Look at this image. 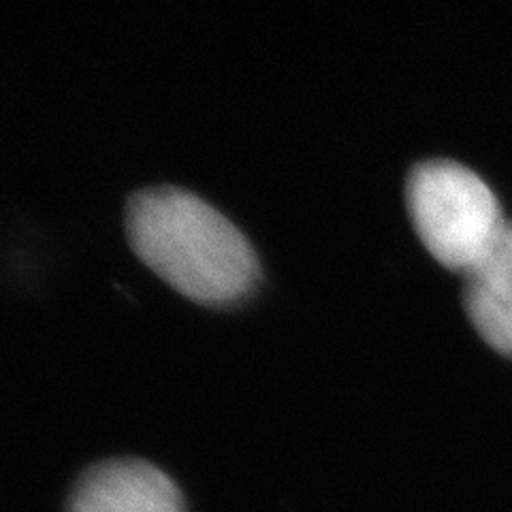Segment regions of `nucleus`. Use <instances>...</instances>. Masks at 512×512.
<instances>
[{
    "instance_id": "1",
    "label": "nucleus",
    "mask_w": 512,
    "mask_h": 512,
    "mask_svg": "<svg viewBox=\"0 0 512 512\" xmlns=\"http://www.w3.org/2000/svg\"><path fill=\"white\" fill-rule=\"evenodd\" d=\"M128 244L180 293L205 303L244 295L256 256L244 233L214 205L180 186H146L124 205Z\"/></svg>"
},
{
    "instance_id": "2",
    "label": "nucleus",
    "mask_w": 512,
    "mask_h": 512,
    "mask_svg": "<svg viewBox=\"0 0 512 512\" xmlns=\"http://www.w3.org/2000/svg\"><path fill=\"white\" fill-rule=\"evenodd\" d=\"M406 205L425 248L461 274L489 250L506 224L491 186L451 158H425L408 169Z\"/></svg>"
},
{
    "instance_id": "3",
    "label": "nucleus",
    "mask_w": 512,
    "mask_h": 512,
    "mask_svg": "<svg viewBox=\"0 0 512 512\" xmlns=\"http://www.w3.org/2000/svg\"><path fill=\"white\" fill-rule=\"evenodd\" d=\"M67 512H184V500L154 463L118 457L96 461L79 474Z\"/></svg>"
},
{
    "instance_id": "4",
    "label": "nucleus",
    "mask_w": 512,
    "mask_h": 512,
    "mask_svg": "<svg viewBox=\"0 0 512 512\" xmlns=\"http://www.w3.org/2000/svg\"><path fill=\"white\" fill-rule=\"evenodd\" d=\"M463 303L476 331L512 355V220L480 259L463 271Z\"/></svg>"
}]
</instances>
